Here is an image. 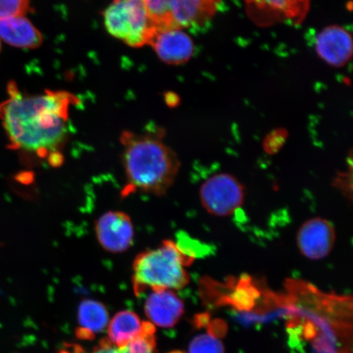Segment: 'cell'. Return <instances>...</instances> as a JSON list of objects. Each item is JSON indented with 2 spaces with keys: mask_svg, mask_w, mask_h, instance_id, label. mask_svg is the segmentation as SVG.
I'll return each mask as SVG.
<instances>
[{
  "mask_svg": "<svg viewBox=\"0 0 353 353\" xmlns=\"http://www.w3.org/2000/svg\"><path fill=\"white\" fill-rule=\"evenodd\" d=\"M78 103L77 97L69 92L46 90L30 95L14 82L8 83L7 98L0 103L8 148L29 160L59 167L70 136V110Z\"/></svg>",
  "mask_w": 353,
  "mask_h": 353,
  "instance_id": "obj_1",
  "label": "cell"
},
{
  "mask_svg": "<svg viewBox=\"0 0 353 353\" xmlns=\"http://www.w3.org/2000/svg\"><path fill=\"white\" fill-rule=\"evenodd\" d=\"M288 330L320 353H352V299L321 292L299 280L285 285Z\"/></svg>",
  "mask_w": 353,
  "mask_h": 353,
  "instance_id": "obj_2",
  "label": "cell"
},
{
  "mask_svg": "<svg viewBox=\"0 0 353 353\" xmlns=\"http://www.w3.org/2000/svg\"><path fill=\"white\" fill-rule=\"evenodd\" d=\"M122 164L126 184L122 196L135 192L165 195L173 186L180 170L176 152L164 142V131H123L120 136Z\"/></svg>",
  "mask_w": 353,
  "mask_h": 353,
  "instance_id": "obj_3",
  "label": "cell"
},
{
  "mask_svg": "<svg viewBox=\"0 0 353 353\" xmlns=\"http://www.w3.org/2000/svg\"><path fill=\"white\" fill-rule=\"evenodd\" d=\"M193 260L173 241H163L157 248L143 251L137 256L132 265L135 294L140 296L148 289L183 288L189 282L185 267L189 266Z\"/></svg>",
  "mask_w": 353,
  "mask_h": 353,
  "instance_id": "obj_4",
  "label": "cell"
},
{
  "mask_svg": "<svg viewBox=\"0 0 353 353\" xmlns=\"http://www.w3.org/2000/svg\"><path fill=\"white\" fill-rule=\"evenodd\" d=\"M103 16L108 32L131 47L148 44L156 30L143 0H114Z\"/></svg>",
  "mask_w": 353,
  "mask_h": 353,
  "instance_id": "obj_5",
  "label": "cell"
},
{
  "mask_svg": "<svg viewBox=\"0 0 353 353\" xmlns=\"http://www.w3.org/2000/svg\"><path fill=\"white\" fill-rule=\"evenodd\" d=\"M199 197L207 213L216 217H228L244 204L245 189L235 176L219 173L201 184Z\"/></svg>",
  "mask_w": 353,
  "mask_h": 353,
  "instance_id": "obj_6",
  "label": "cell"
},
{
  "mask_svg": "<svg viewBox=\"0 0 353 353\" xmlns=\"http://www.w3.org/2000/svg\"><path fill=\"white\" fill-rule=\"evenodd\" d=\"M94 229L100 245L108 252H125L134 243V223L130 216L125 212H105L96 220Z\"/></svg>",
  "mask_w": 353,
  "mask_h": 353,
  "instance_id": "obj_7",
  "label": "cell"
},
{
  "mask_svg": "<svg viewBox=\"0 0 353 353\" xmlns=\"http://www.w3.org/2000/svg\"><path fill=\"white\" fill-rule=\"evenodd\" d=\"M336 233L329 220L316 217L306 221L297 233L300 252L311 260H320L333 250Z\"/></svg>",
  "mask_w": 353,
  "mask_h": 353,
  "instance_id": "obj_8",
  "label": "cell"
},
{
  "mask_svg": "<svg viewBox=\"0 0 353 353\" xmlns=\"http://www.w3.org/2000/svg\"><path fill=\"white\" fill-rule=\"evenodd\" d=\"M221 0H168L170 28H196L215 14Z\"/></svg>",
  "mask_w": 353,
  "mask_h": 353,
  "instance_id": "obj_9",
  "label": "cell"
},
{
  "mask_svg": "<svg viewBox=\"0 0 353 353\" xmlns=\"http://www.w3.org/2000/svg\"><path fill=\"white\" fill-rule=\"evenodd\" d=\"M148 44L159 59L171 65L186 63L194 52L192 39L179 28L156 29Z\"/></svg>",
  "mask_w": 353,
  "mask_h": 353,
  "instance_id": "obj_10",
  "label": "cell"
},
{
  "mask_svg": "<svg viewBox=\"0 0 353 353\" xmlns=\"http://www.w3.org/2000/svg\"><path fill=\"white\" fill-rule=\"evenodd\" d=\"M145 313L151 323L162 328H171L183 314L182 300L170 290H153L145 303Z\"/></svg>",
  "mask_w": 353,
  "mask_h": 353,
  "instance_id": "obj_11",
  "label": "cell"
},
{
  "mask_svg": "<svg viewBox=\"0 0 353 353\" xmlns=\"http://www.w3.org/2000/svg\"><path fill=\"white\" fill-rule=\"evenodd\" d=\"M315 46L317 54L331 65H343L351 59V34L341 26H330L322 30L316 38Z\"/></svg>",
  "mask_w": 353,
  "mask_h": 353,
  "instance_id": "obj_12",
  "label": "cell"
},
{
  "mask_svg": "<svg viewBox=\"0 0 353 353\" xmlns=\"http://www.w3.org/2000/svg\"><path fill=\"white\" fill-rule=\"evenodd\" d=\"M0 39L8 46L35 48L41 46L43 35L25 16L0 20Z\"/></svg>",
  "mask_w": 353,
  "mask_h": 353,
  "instance_id": "obj_13",
  "label": "cell"
},
{
  "mask_svg": "<svg viewBox=\"0 0 353 353\" xmlns=\"http://www.w3.org/2000/svg\"><path fill=\"white\" fill-rule=\"evenodd\" d=\"M79 328L77 336L81 341H92L95 334L107 327L109 314L107 307L94 300H83L78 312Z\"/></svg>",
  "mask_w": 353,
  "mask_h": 353,
  "instance_id": "obj_14",
  "label": "cell"
},
{
  "mask_svg": "<svg viewBox=\"0 0 353 353\" xmlns=\"http://www.w3.org/2000/svg\"><path fill=\"white\" fill-rule=\"evenodd\" d=\"M256 10L291 21H301L307 13L309 0H246Z\"/></svg>",
  "mask_w": 353,
  "mask_h": 353,
  "instance_id": "obj_15",
  "label": "cell"
},
{
  "mask_svg": "<svg viewBox=\"0 0 353 353\" xmlns=\"http://www.w3.org/2000/svg\"><path fill=\"white\" fill-rule=\"evenodd\" d=\"M143 323L134 312H118L110 322L108 339L118 347L125 346L140 333Z\"/></svg>",
  "mask_w": 353,
  "mask_h": 353,
  "instance_id": "obj_16",
  "label": "cell"
},
{
  "mask_svg": "<svg viewBox=\"0 0 353 353\" xmlns=\"http://www.w3.org/2000/svg\"><path fill=\"white\" fill-rule=\"evenodd\" d=\"M223 323L212 325L205 333L197 335L190 343L189 353H224L222 341Z\"/></svg>",
  "mask_w": 353,
  "mask_h": 353,
  "instance_id": "obj_17",
  "label": "cell"
},
{
  "mask_svg": "<svg viewBox=\"0 0 353 353\" xmlns=\"http://www.w3.org/2000/svg\"><path fill=\"white\" fill-rule=\"evenodd\" d=\"M156 328L150 321H143L142 330L134 339L121 347L125 353H157Z\"/></svg>",
  "mask_w": 353,
  "mask_h": 353,
  "instance_id": "obj_18",
  "label": "cell"
},
{
  "mask_svg": "<svg viewBox=\"0 0 353 353\" xmlns=\"http://www.w3.org/2000/svg\"><path fill=\"white\" fill-rule=\"evenodd\" d=\"M30 10V0H0V20L25 16Z\"/></svg>",
  "mask_w": 353,
  "mask_h": 353,
  "instance_id": "obj_19",
  "label": "cell"
},
{
  "mask_svg": "<svg viewBox=\"0 0 353 353\" xmlns=\"http://www.w3.org/2000/svg\"><path fill=\"white\" fill-rule=\"evenodd\" d=\"M59 353H123V352L121 347L114 345L108 339H103L99 345L90 352H87L77 344H66Z\"/></svg>",
  "mask_w": 353,
  "mask_h": 353,
  "instance_id": "obj_20",
  "label": "cell"
},
{
  "mask_svg": "<svg viewBox=\"0 0 353 353\" xmlns=\"http://www.w3.org/2000/svg\"><path fill=\"white\" fill-rule=\"evenodd\" d=\"M171 353H184L183 352H179V351H176V352H171Z\"/></svg>",
  "mask_w": 353,
  "mask_h": 353,
  "instance_id": "obj_21",
  "label": "cell"
},
{
  "mask_svg": "<svg viewBox=\"0 0 353 353\" xmlns=\"http://www.w3.org/2000/svg\"><path fill=\"white\" fill-rule=\"evenodd\" d=\"M0 51H1V39H0Z\"/></svg>",
  "mask_w": 353,
  "mask_h": 353,
  "instance_id": "obj_22",
  "label": "cell"
}]
</instances>
